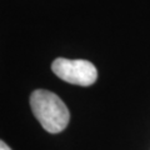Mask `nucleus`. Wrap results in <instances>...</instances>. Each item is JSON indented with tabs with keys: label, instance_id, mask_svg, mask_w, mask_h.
Returning a JSON list of instances; mask_svg holds the SVG:
<instances>
[{
	"label": "nucleus",
	"instance_id": "nucleus-1",
	"mask_svg": "<svg viewBox=\"0 0 150 150\" xmlns=\"http://www.w3.org/2000/svg\"><path fill=\"white\" fill-rule=\"evenodd\" d=\"M30 106L33 114L48 133H60L69 124V109L56 94L49 90L38 89L33 91L30 95Z\"/></svg>",
	"mask_w": 150,
	"mask_h": 150
},
{
	"label": "nucleus",
	"instance_id": "nucleus-2",
	"mask_svg": "<svg viewBox=\"0 0 150 150\" xmlns=\"http://www.w3.org/2000/svg\"><path fill=\"white\" fill-rule=\"evenodd\" d=\"M51 70L62 80L79 86H90L98 79L95 65L88 60L58 58L51 64Z\"/></svg>",
	"mask_w": 150,
	"mask_h": 150
},
{
	"label": "nucleus",
	"instance_id": "nucleus-3",
	"mask_svg": "<svg viewBox=\"0 0 150 150\" xmlns=\"http://www.w3.org/2000/svg\"><path fill=\"white\" fill-rule=\"evenodd\" d=\"M0 150H11V149L9 148L8 144H5L3 140H0Z\"/></svg>",
	"mask_w": 150,
	"mask_h": 150
}]
</instances>
